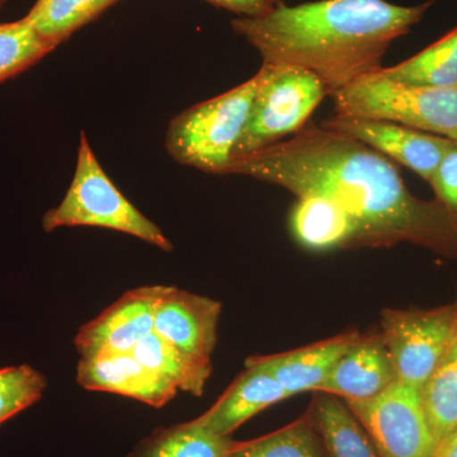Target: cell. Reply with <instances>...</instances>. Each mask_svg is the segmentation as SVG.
Here are the masks:
<instances>
[{
  "label": "cell",
  "mask_w": 457,
  "mask_h": 457,
  "mask_svg": "<svg viewBox=\"0 0 457 457\" xmlns=\"http://www.w3.org/2000/svg\"><path fill=\"white\" fill-rule=\"evenodd\" d=\"M227 174L330 198L353 221V248L408 242L457 260V221L444 204L409 192L386 156L320 125L234 161Z\"/></svg>",
  "instance_id": "obj_1"
},
{
  "label": "cell",
  "mask_w": 457,
  "mask_h": 457,
  "mask_svg": "<svg viewBox=\"0 0 457 457\" xmlns=\"http://www.w3.org/2000/svg\"><path fill=\"white\" fill-rule=\"evenodd\" d=\"M433 2L413 7L386 0L279 2L263 16L237 18L231 27L263 62L311 71L332 96L380 71L392 42L420 22Z\"/></svg>",
  "instance_id": "obj_2"
},
{
  "label": "cell",
  "mask_w": 457,
  "mask_h": 457,
  "mask_svg": "<svg viewBox=\"0 0 457 457\" xmlns=\"http://www.w3.org/2000/svg\"><path fill=\"white\" fill-rule=\"evenodd\" d=\"M261 75L183 111L168 126L165 146L174 161L213 174H227L242 137Z\"/></svg>",
  "instance_id": "obj_3"
},
{
  "label": "cell",
  "mask_w": 457,
  "mask_h": 457,
  "mask_svg": "<svg viewBox=\"0 0 457 457\" xmlns=\"http://www.w3.org/2000/svg\"><path fill=\"white\" fill-rule=\"evenodd\" d=\"M42 227L46 233L62 227L112 228L158 246L162 251H173V245L163 231L108 179L84 132L80 134L73 182L59 206L45 213Z\"/></svg>",
  "instance_id": "obj_4"
},
{
  "label": "cell",
  "mask_w": 457,
  "mask_h": 457,
  "mask_svg": "<svg viewBox=\"0 0 457 457\" xmlns=\"http://www.w3.org/2000/svg\"><path fill=\"white\" fill-rule=\"evenodd\" d=\"M336 113L387 120L457 144V86L414 87L387 79L380 71L330 96Z\"/></svg>",
  "instance_id": "obj_5"
},
{
  "label": "cell",
  "mask_w": 457,
  "mask_h": 457,
  "mask_svg": "<svg viewBox=\"0 0 457 457\" xmlns=\"http://www.w3.org/2000/svg\"><path fill=\"white\" fill-rule=\"evenodd\" d=\"M260 87L233 162L253 155L303 130L318 104L328 96L317 75L295 66L263 62ZM231 162V163H233Z\"/></svg>",
  "instance_id": "obj_6"
},
{
  "label": "cell",
  "mask_w": 457,
  "mask_h": 457,
  "mask_svg": "<svg viewBox=\"0 0 457 457\" xmlns=\"http://www.w3.org/2000/svg\"><path fill=\"white\" fill-rule=\"evenodd\" d=\"M380 335L398 380L420 389L457 339L456 305L432 311L386 309Z\"/></svg>",
  "instance_id": "obj_7"
},
{
  "label": "cell",
  "mask_w": 457,
  "mask_h": 457,
  "mask_svg": "<svg viewBox=\"0 0 457 457\" xmlns=\"http://www.w3.org/2000/svg\"><path fill=\"white\" fill-rule=\"evenodd\" d=\"M380 457H435L438 444L420 387L396 380L368 400H345Z\"/></svg>",
  "instance_id": "obj_8"
},
{
  "label": "cell",
  "mask_w": 457,
  "mask_h": 457,
  "mask_svg": "<svg viewBox=\"0 0 457 457\" xmlns=\"http://www.w3.org/2000/svg\"><path fill=\"white\" fill-rule=\"evenodd\" d=\"M320 126L327 130L336 131L360 141L384 156H389L428 183L431 182L442 156L453 144V141L445 137H433L427 132L387 120L342 113H336L330 119L324 120Z\"/></svg>",
  "instance_id": "obj_9"
},
{
  "label": "cell",
  "mask_w": 457,
  "mask_h": 457,
  "mask_svg": "<svg viewBox=\"0 0 457 457\" xmlns=\"http://www.w3.org/2000/svg\"><path fill=\"white\" fill-rule=\"evenodd\" d=\"M164 286H144L123 294L98 318L80 328L75 345L82 357L134 351L154 330L156 305Z\"/></svg>",
  "instance_id": "obj_10"
},
{
  "label": "cell",
  "mask_w": 457,
  "mask_h": 457,
  "mask_svg": "<svg viewBox=\"0 0 457 457\" xmlns=\"http://www.w3.org/2000/svg\"><path fill=\"white\" fill-rule=\"evenodd\" d=\"M220 312L215 300L164 286L153 332L192 356L212 361Z\"/></svg>",
  "instance_id": "obj_11"
},
{
  "label": "cell",
  "mask_w": 457,
  "mask_h": 457,
  "mask_svg": "<svg viewBox=\"0 0 457 457\" xmlns=\"http://www.w3.org/2000/svg\"><path fill=\"white\" fill-rule=\"evenodd\" d=\"M78 383L84 389L120 394L154 408L163 407L179 392L170 381L145 368L132 352H104L82 357L78 365Z\"/></svg>",
  "instance_id": "obj_12"
},
{
  "label": "cell",
  "mask_w": 457,
  "mask_h": 457,
  "mask_svg": "<svg viewBox=\"0 0 457 457\" xmlns=\"http://www.w3.org/2000/svg\"><path fill=\"white\" fill-rule=\"evenodd\" d=\"M396 380L383 337L360 335L337 361L319 392L345 400H368Z\"/></svg>",
  "instance_id": "obj_13"
},
{
  "label": "cell",
  "mask_w": 457,
  "mask_h": 457,
  "mask_svg": "<svg viewBox=\"0 0 457 457\" xmlns=\"http://www.w3.org/2000/svg\"><path fill=\"white\" fill-rule=\"evenodd\" d=\"M291 398L278 381L263 369L245 362L242 372L206 413L196 418L207 431L230 437L243 423L262 411Z\"/></svg>",
  "instance_id": "obj_14"
},
{
  "label": "cell",
  "mask_w": 457,
  "mask_h": 457,
  "mask_svg": "<svg viewBox=\"0 0 457 457\" xmlns=\"http://www.w3.org/2000/svg\"><path fill=\"white\" fill-rule=\"evenodd\" d=\"M359 337L356 332L347 333L285 353L249 357L245 362L272 375L290 396L319 392L337 361Z\"/></svg>",
  "instance_id": "obj_15"
},
{
  "label": "cell",
  "mask_w": 457,
  "mask_h": 457,
  "mask_svg": "<svg viewBox=\"0 0 457 457\" xmlns=\"http://www.w3.org/2000/svg\"><path fill=\"white\" fill-rule=\"evenodd\" d=\"M291 233L311 251L353 248V221L335 201L319 195L297 197L290 215Z\"/></svg>",
  "instance_id": "obj_16"
},
{
  "label": "cell",
  "mask_w": 457,
  "mask_h": 457,
  "mask_svg": "<svg viewBox=\"0 0 457 457\" xmlns=\"http://www.w3.org/2000/svg\"><path fill=\"white\" fill-rule=\"evenodd\" d=\"M308 414L326 457H380L365 427L338 396L321 393Z\"/></svg>",
  "instance_id": "obj_17"
},
{
  "label": "cell",
  "mask_w": 457,
  "mask_h": 457,
  "mask_svg": "<svg viewBox=\"0 0 457 457\" xmlns=\"http://www.w3.org/2000/svg\"><path fill=\"white\" fill-rule=\"evenodd\" d=\"M132 354L145 368L170 381L177 390L195 396L203 395L212 371V361L192 356L154 332L141 339Z\"/></svg>",
  "instance_id": "obj_18"
},
{
  "label": "cell",
  "mask_w": 457,
  "mask_h": 457,
  "mask_svg": "<svg viewBox=\"0 0 457 457\" xmlns=\"http://www.w3.org/2000/svg\"><path fill=\"white\" fill-rule=\"evenodd\" d=\"M236 441L207 431L197 420L155 429L126 457H227Z\"/></svg>",
  "instance_id": "obj_19"
},
{
  "label": "cell",
  "mask_w": 457,
  "mask_h": 457,
  "mask_svg": "<svg viewBox=\"0 0 457 457\" xmlns=\"http://www.w3.org/2000/svg\"><path fill=\"white\" fill-rule=\"evenodd\" d=\"M380 74L407 86H457V27L411 59L381 68Z\"/></svg>",
  "instance_id": "obj_20"
},
{
  "label": "cell",
  "mask_w": 457,
  "mask_h": 457,
  "mask_svg": "<svg viewBox=\"0 0 457 457\" xmlns=\"http://www.w3.org/2000/svg\"><path fill=\"white\" fill-rule=\"evenodd\" d=\"M423 408L437 444L457 429V339L420 387Z\"/></svg>",
  "instance_id": "obj_21"
},
{
  "label": "cell",
  "mask_w": 457,
  "mask_h": 457,
  "mask_svg": "<svg viewBox=\"0 0 457 457\" xmlns=\"http://www.w3.org/2000/svg\"><path fill=\"white\" fill-rule=\"evenodd\" d=\"M227 457H326L309 414L263 437L237 442Z\"/></svg>",
  "instance_id": "obj_22"
},
{
  "label": "cell",
  "mask_w": 457,
  "mask_h": 457,
  "mask_svg": "<svg viewBox=\"0 0 457 457\" xmlns=\"http://www.w3.org/2000/svg\"><path fill=\"white\" fill-rule=\"evenodd\" d=\"M117 0H37L27 18L46 40L59 45Z\"/></svg>",
  "instance_id": "obj_23"
},
{
  "label": "cell",
  "mask_w": 457,
  "mask_h": 457,
  "mask_svg": "<svg viewBox=\"0 0 457 457\" xmlns=\"http://www.w3.org/2000/svg\"><path fill=\"white\" fill-rule=\"evenodd\" d=\"M56 46L41 36L27 17L0 23V83L40 62Z\"/></svg>",
  "instance_id": "obj_24"
},
{
  "label": "cell",
  "mask_w": 457,
  "mask_h": 457,
  "mask_svg": "<svg viewBox=\"0 0 457 457\" xmlns=\"http://www.w3.org/2000/svg\"><path fill=\"white\" fill-rule=\"evenodd\" d=\"M46 387V378L29 365L0 370V425L37 403Z\"/></svg>",
  "instance_id": "obj_25"
},
{
  "label": "cell",
  "mask_w": 457,
  "mask_h": 457,
  "mask_svg": "<svg viewBox=\"0 0 457 457\" xmlns=\"http://www.w3.org/2000/svg\"><path fill=\"white\" fill-rule=\"evenodd\" d=\"M429 185L438 203L444 204L457 221V144L453 143L442 156Z\"/></svg>",
  "instance_id": "obj_26"
},
{
  "label": "cell",
  "mask_w": 457,
  "mask_h": 457,
  "mask_svg": "<svg viewBox=\"0 0 457 457\" xmlns=\"http://www.w3.org/2000/svg\"><path fill=\"white\" fill-rule=\"evenodd\" d=\"M206 2L233 12L239 17H260L275 8L279 0H206Z\"/></svg>",
  "instance_id": "obj_27"
},
{
  "label": "cell",
  "mask_w": 457,
  "mask_h": 457,
  "mask_svg": "<svg viewBox=\"0 0 457 457\" xmlns=\"http://www.w3.org/2000/svg\"><path fill=\"white\" fill-rule=\"evenodd\" d=\"M435 457H457V429L438 444Z\"/></svg>",
  "instance_id": "obj_28"
},
{
  "label": "cell",
  "mask_w": 457,
  "mask_h": 457,
  "mask_svg": "<svg viewBox=\"0 0 457 457\" xmlns=\"http://www.w3.org/2000/svg\"><path fill=\"white\" fill-rule=\"evenodd\" d=\"M5 0H0V8L3 7V4H4Z\"/></svg>",
  "instance_id": "obj_29"
},
{
  "label": "cell",
  "mask_w": 457,
  "mask_h": 457,
  "mask_svg": "<svg viewBox=\"0 0 457 457\" xmlns=\"http://www.w3.org/2000/svg\"><path fill=\"white\" fill-rule=\"evenodd\" d=\"M456 311H457V303H456Z\"/></svg>",
  "instance_id": "obj_30"
}]
</instances>
